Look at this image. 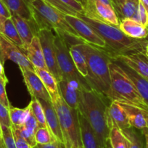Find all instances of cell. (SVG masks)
Returning <instances> with one entry per match:
<instances>
[{
    "instance_id": "1",
    "label": "cell",
    "mask_w": 148,
    "mask_h": 148,
    "mask_svg": "<svg viewBox=\"0 0 148 148\" xmlns=\"http://www.w3.org/2000/svg\"><path fill=\"white\" fill-rule=\"evenodd\" d=\"M110 99L95 90L81 89L78 111L88 121L104 147L108 140L110 121L107 103Z\"/></svg>"
},
{
    "instance_id": "2",
    "label": "cell",
    "mask_w": 148,
    "mask_h": 148,
    "mask_svg": "<svg viewBox=\"0 0 148 148\" xmlns=\"http://www.w3.org/2000/svg\"><path fill=\"white\" fill-rule=\"evenodd\" d=\"M77 16L92 27L104 40L106 48L102 49L110 59L118 55L145 50L148 43L147 39L132 38L123 33L117 26L88 18L81 13H78Z\"/></svg>"
},
{
    "instance_id": "3",
    "label": "cell",
    "mask_w": 148,
    "mask_h": 148,
    "mask_svg": "<svg viewBox=\"0 0 148 148\" xmlns=\"http://www.w3.org/2000/svg\"><path fill=\"white\" fill-rule=\"evenodd\" d=\"M37 30L50 29L62 36L69 47L85 43L65 19V14L43 0H34L30 6Z\"/></svg>"
},
{
    "instance_id": "4",
    "label": "cell",
    "mask_w": 148,
    "mask_h": 148,
    "mask_svg": "<svg viewBox=\"0 0 148 148\" xmlns=\"http://www.w3.org/2000/svg\"><path fill=\"white\" fill-rule=\"evenodd\" d=\"M83 50L86 58L88 75L86 77L90 88L109 99L110 90V58L102 49L83 43Z\"/></svg>"
},
{
    "instance_id": "5",
    "label": "cell",
    "mask_w": 148,
    "mask_h": 148,
    "mask_svg": "<svg viewBox=\"0 0 148 148\" xmlns=\"http://www.w3.org/2000/svg\"><path fill=\"white\" fill-rule=\"evenodd\" d=\"M110 74V90L109 99L126 102L148 110V106L139 95L134 84L123 69L113 59L109 62Z\"/></svg>"
},
{
    "instance_id": "6",
    "label": "cell",
    "mask_w": 148,
    "mask_h": 148,
    "mask_svg": "<svg viewBox=\"0 0 148 148\" xmlns=\"http://www.w3.org/2000/svg\"><path fill=\"white\" fill-rule=\"evenodd\" d=\"M52 103L59 119L63 136L64 147L80 148L82 144L78 110L71 108L65 103L60 94L52 100Z\"/></svg>"
},
{
    "instance_id": "7",
    "label": "cell",
    "mask_w": 148,
    "mask_h": 148,
    "mask_svg": "<svg viewBox=\"0 0 148 148\" xmlns=\"http://www.w3.org/2000/svg\"><path fill=\"white\" fill-rule=\"evenodd\" d=\"M55 46L57 60L62 79L71 82L81 89H90L86 79L78 72L69 51V46L62 36L55 33Z\"/></svg>"
},
{
    "instance_id": "8",
    "label": "cell",
    "mask_w": 148,
    "mask_h": 148,
    "mask_svg": "<svg viewBox=\"0 0 148 148\" xmlns=\"http://www.w3.org/2000/svg\"><path fill=\"white\" fill-rule=\"evenodd\" d=\"M37 36L40 40L47 69L55 76L57 82H59L62 79V77L57 60L55 46V33L50 29L42 28L38 30Z\"/></svg>"
},
{
    "instance_id": "9",
    "label": "cell",
    "mask_w": 148,
    "mask_h": 148,
    "mask_svg": "<svg viewBox=\"0 0 148 148\" xmlns=\"http://www.w3.org/2000/svg\"><path fill=\"white\" fill-rule=\"evenodd\" d=\"M83 12L81 14L88 18L119 27V19L113 7L100 0H82Z\"/></svg>"
},
{
    "instance_id": "10",
    "label": "cell",
    "mask_w": 148,
    "mask_h": 148,
    "mask_svg": "<svg viewBox=\"0 0 148 148\" xmlns=\"http://www.w3.org/2000/svg\"><path fill=\"white\" fill-rule=\"evenodd\" d=\"M0 51L3 64L7 60H11L18 65L20 70H34V66L28 60L23 51L1 33H0Z\"/></svg>"
},
{
    "instance_id": "11",
    "label": "cell",
    "mask_w": 148,
    "mask_h": 148,
    "mask_svg": "<svg viewBox=\"0 0 148 148\" xmlns=\"http://www.w3.org/2000/svg\"><path fill=\"white\" fill-rule=\"evenodd\" d=\"M65 19L85 43L100 49H105L104 40L85 21L78 16L65 14Z\"/></svg>"
},
{
    "instance_id": "12",
    "label": "cell",
    "mask_w": 148,
    "mask_h": 148,
    "mask_svg": "<svg viewBox=\"0 0 148 148\" xmlns=\"http://www.w3.org/2000/svg\"><path fill=\"white\" fill-rule=\"evenodd\" d=\"M111 59L123 62L148 81V56L145 53V50L118 55Z\"/></svg>"
},
{
    "instance_id": "13",
    "label": "cell",
    "mask_w": 148,
    "mask_h": 148,
    "mask_svg": "<svg viewBox=\"0 0 148 148\" xmlns=\"http://www.w3.org/2000/svg\"><path fill=\"white\" fill-rule=\"evenodd\" d=\"M20 71L23 74L28 91L31 97L52 102L49 92L36 72L30 69H21Z\"/></svg>"
},
{
    "instance_id": "14",
    "label": "cell",
    "mask_w": 148,
    "mask_h": 148,
    "mask_svg": "<svg viewBox=\"0 0 148 148\" xmlns=\"http://www.w3.org/2000/svg\"><path fill=\"white\" fill-rule=\"evenodd\" d=\"M39 100L43 107L44 111L48 129L52 132L55 139L58 142L64 145L63 136H62V130H61L60 125H59V119H58L55 107L52 105V103L41 99Z\"/></svg>"
},
{
    "instance_id": "15",
    "label": "cell",
    "mask_w": 148,
    "mask_h": 148,
    "mask_svg": "<svg viewBox=\"0 0 148 148\" xmlns=\"http://www.w3.org/2000/svg\"><path fill=\"white\" fill-rule=\"evenodd\" d=\"M12 20L18 34L23 43V50L26 51V49L31 42L35 36H37V27L33 23L25 20L17 14H12Z\"/></svg>"
},
{
    "instance_id": "16",
    "label": "cell",
    "mask_w": 148,
    "mask_h": 148,
    "mask_svg": "<svg viewBox=\"0 0 148 148\" xmlns=\"http://www.w3.org/2000/svg\"><path fill=\"white\" fill-rule=\"evenodd\" d=\"M78 114L82 147L84 148H105L100 143L97 134L85 117L78 111Z\"/></svg>"
},
{
    "instance_id": "17",
    "label": "cell",
    "mask_w": 148,
    "mask_h": 148,
    "mask_svg": "<svg viewBox=\"0 0 148 148\" xmlns=\"http://www.w3.org/2000/svg\"><path fill=\"white\" fill-rule=\"evenodd\" d=\"M112 6L119 21L125 18L135 20L137 14L139 0H111Z\"/></svg>"
},
{
    "instance_id": "18",
    "label": "cell",
    "mask_w": 148,
    "mask_h": 148,
    "mask_svg": "<svg viewBox=\"0 0 148 148\" xmlns=\"http://www.w3.org/2000/svg\"><path fill=\"white\" fill-rule=\"evenodd\" d=\"M119 28L126 36L132 38L146 39L148 36V27L132 18H125L120 20Z\"/></svg>"
},
{
    "instance_id": "19",
    "label": "cell",
    "mask_w": 148,
    "mask_h": 148,
    "mask_svg": "<svg viewBox=\"0 0 148 148\" xmlns=\"http://www.w3.org/2000/svg\"><path fill=\"white\" fill-rule=\"evenodd\" d=\"M108 116L110 121L120 130L131 127L124 108L118 101H111L108 106Z\"/></svg>"
},
{
    "instance_id": "20",
    "label": "cell",
    "mask_w": 148,
    "mask_h": 148,
    "mask_svg": "<svg viewBox=\"0 0 148 148\" xmlns=\"http://www.w3.org/2000/svg\"><path fill=\"white\" fill-rule=\"evenodd\" d=\"M26 56L34 68L39 69H47L40 40L37 36H35L32 39L31 42L26 50Z\"/></svg>"
},
{
    "instance_id": "21",
    "label": "cell",
    "mask_w": 148,
    "mask_h": 148,
    "mask_svg": "<svg viewBox=\"0 0 148 148\" xmlns=\"http://www.w3.org/2000/svg\"><path fill=\"white\" fill-rule=\"evenodd\" d=\"M58 85H59L60 95H62L65 103L71 108L78 110V106H79L81 90L78 89L75 86L71 85L68 81L64 80V79L58 82Z\"/></svg>"
},
{
    "instance_id": "22",
    "label": "cell",
    "mask_w": 148,
    "mask_h": 148,
    "mask_svg": "<svg viewBox=\"0 0 148 148\" xmlns=\"http://www.w3.org/2000/svg\"><path fill=\"white\" fill-rule=\"evenodd\" d=\"M118 102L121 104L126 111L131 127L140 131L147 128L146 121L144 116L142 109L129 103L122 102V101H118Z\"/></svg>"
},
{
    "instance_id": "23",
    "label": "cell",
    "mask_w": 148,
    "mask_h": 148,
    "mask_svg": "<svg viewBox=\"0 0 148 148\" xmlns=\"http://www.w3.org/2000/svg\"><path fill=\"white\" fill-rule=\"evenodd\" d=\"M113 60H114V59H113ZM114 61L123 69V71L130 77L133 83L134 84L140 96L142 97L145 103L148 106V81L142 77H141L139 75H138L136 72H134L130 67L124 64L123 62L118 60Z\"/></svg>"
},
{
    "instance_id": "24",
    "label": "cell",
    "mask_w": 148,
    "mask_h": 148,
    "mask_svg": "<svg viewBox=\"0 0 148 148\" xmlns=\"http://www.w3.org/2000/svg\"><path fill=\"white\" fill-rule=\"evenodd\" d=\"M34 71L43 82L44 85L50 95L51 101H52V100L60 94L57 80L47 69L34 68Z\"/></svg>"
},
{
    "instance_id": "25",
    "label": "cell",
    "mask_w": 148,
    "mask_h": 148,
    "mask_svg": "<svg viewBox=\"0 0 148 148\" xmlns=\"http://www.w3.org/2000/svg\"><path fill=\"white\" fill-rule=\"evenodd\" d=\"M83 43L72 45L69 47V51L77 70L84 77H86L88 75V69L86 58L83 50Z\"/></svg>"
},
{
    "instance_id": "26",
    "label": "cell",
    "mask_w": 148,
    "mask_h": 148,
    "mask_svg": "<svg viewBox=\"0 0 148 148\" xmlns=\"http://www.w3.org/2000/svg\"><path fill=\"white\" fill-rule=\"evenodd\" d=\"M6 4L12 14H17L35 25L31 9L24 0H6Z\"/></svg>"
},
{
    "instance_id": "27",
    "label": "cell",
    "mask_w": 148,
    "mask_h": 148,
    "mask_svg": "<svg viewBox=\"0 0 148 148\" xmlns=\"http://www.w3.org/2000/svg\"><path fill=\"white\" fill-rule=\"evenodd\" d=\"M108 140L112 148H129V142L126 137L121 130L111 123V121Z\"/></svg>"
},
{
    "instance_id": "28",
    "label": "cell",
    "mask_w": 148,
    "mask_h": 148,
    "mask_svg": "<svg viewBox=\"0 0 148 148\" xmlns=\"http://www.w3.org/2000/svg\"><path fill=\"white\" fill-rule=\"evenodd\" d=\"M121 131L129 142V148H145V137L140 130L129 127Z\"/></svg>"
},
{
    "instance_id": "29",
    "label": "cell",
    "mask_w": 148,
    "mask_h": 148,
    "mask_svg": "<svg viewBox=\"0 0 148 148\" xmlns=\"http://www.w3.org/2000/svg\"><path fill=\"white\" fill-rule=\"evenodd\" d=\"M9 111H10V116L12 126L16 127V128H18L24 124L25 120L30 111V107L28 105L26 108L21 109V108H15L11 106L10 108H9Z\"/></svg>"
},
{
    "instance_id": "30",
    "label": "cell",
    "mask_w": 148,
    "mask_h": 148,
    "mask_svg": "<svg viewBox=\"0 0 148 148\" xmlns=\"http://www.w3.org/2000/svg\"><path fill=\"white\" fill-rule=\"evenodd\" d=\"M3 34L6 37L8 38L10 40H11L13 43H15L17 46H18L24 51V50H23V41H22L20 36H19L18 32H17L15 25L11 17L10 18H7L5 22H4Z\"/></svg>"
},
{
    "instance_id": "31",
    "label": "cell",
    "mask_w": 148,
    "mask_h": 148,
    "mask_svg": "<svg viewBox=\"0 0 148 148\" xmlns=\"http://www.w3.org/2000/svg\"><path fill=\"white\" fill-rule=\"evenodd\" d=\"M29 106L35 118L37 120L39 127H47L44 111L39 100L35 97H31V101L29 103Z\"/></svg>"
},
{
    "instance_id": "32",
    "label": "cell",
    "mask_w": 148,
    "mask_h": 148,
    "mask_svg": "<svg viewBox=\"0 0 148 148\" xmlns=\"http://www.w3.org/2000/svg\"><path fill=\"white\" fill-rule=\"evenodd\" d=\"M36 145H44L57 140L47 127H39L35 133Z\"/></svg>"
},
{
    "instance_id": "33",
    "label": "cell",
    "mask_w": 148,
    "mask_h": 148,
    "mask_svg": "<svg viewBox=\"0 0 148 148\" xmlns=\"http://www.w3.org/2000/svg\"><path fill=\"white\" fill-rule=\"evenodd\" d=\"M1 130L6 148H17L12 127L1 126Z\"/></svg>"
},
{
    "instance_id": "34",
    "label": "cell",
    "mask_w": 148,
    "mask_h": 148,
    "mask_svg": "<svg viewBox=\"0 0 148 148\" xmlns=\"http://www.w3.org/2000/svg\"><path fill=\"white\" fill-rule=\"evenodd\" d=\"M45 2L48 3L49 4L52 5V7H55L56 9L59 10L62 12H63L65 14H71V15H78V12H77L75 10L72 9L71 7H68L66 4H63L62 1L59 0H43Z\"/></svg>"
},
{
    "instance_id": "35",
    "label": "cell",
    "mask_w": 148,
    "mask_h": 148,
    "mask_svg": "<svg viewBox=\"0 0 148 148\" xmlns=\"http://www.w3.org/2000/svg\"><path fill=\"white\" fill-rule=\"evenodd\" d=\"M16 128V127H15ZM18 130L20 136L31 146L32 147H35L36 145V142L35 140V132L26 128V127L21 126V127L16 128Z\"/></svg>"
},
{
    "instance_id": "36",
    "label": "cell",
    "mask_w": 148,
    "mask_h": 148,
    "mask_svg": "<svg viewBox=\"0 0 148 148\" xmlns=\"http://www.w3.org/2000/svg\"><path fill=\"white\" fill-rule=\"evenodd\" d=\"M7 82H8V79L0 77V103L7 108H10L11 104L9 101L6 92V85Z\"/></svg>"
},
{
    "instance_id": "37",
    "label": "cell",
    "mask_w": 148,
    "mask_h": 148,
    "mask_svg": "<svg viewBox=\"0 0 148 148\" xmlns=\"http://www.w3.org/2000/svg\"><path fill=\"white\" fill-rule=\"evenodd\" d=\"M1 126L11 127L12 122L10 120L9 108L0 103V127Z\"/></svg>"
},
{
    "instance_id": "38",
    "label": "cell",
    "mask_w": 148,
    "mask_h": 148,
    "mask_svg": "<svg viewBox=\"0 0 148 148\" xmlns=\"http://www.w3.org/2000/svg\"><path fill=\"white\" fill-rule=\"evenodd\" d=\"M135 20L140 23L143 25L148 27V13L140 2L139 4V7H138L137 14H136Z\"/></svg>"
},
{
    "instance_id": "39",
    "label": "cell",
    "mask_w": 148,
    "mask_h": 148,
    "mask_svg": "<svg viewBox=\"0 0 148 148\" xmlns=\"http://www.w3.org/2000/svg\"><path fill=\"white\" fill-rule=\"evenodd\" d=\"M23 127H26V128L29 129V130H32V131L35 132H36V130L39 129V126L38 124V121L36 120V119L35 118L34 115L32 113L31 110L29 112L28 115L26 117V120H25V122L23 124Z\"/></svg>"
},
{
    "instance_id": "40",
    "label": "cell",
    "mask_w": 148,
    "mask_h": 148,
    "mask_svg": "<svg viewBox=\"0 0 148 148\" xmlns=\"http://www.w3.org/2000/svg\"><path fill=\"white\" fill-rule=\"evenodd\" d=\"M12 130L13 136H14L15 141L16 147L17 148H32L31 146L20 136L18 130L15 127L12 126Z\"/></svg>"
},
{
    "instance_id": "41",
    "label": "cell",
    "mask_w": 148,
    "mask_h": 148,
    "mask_svg": "<svg viewBox=\"0 0 148 148\" xmlns=\"http://www.w3.org/2000/svg\"><path fill=\"white\" fill-rule=\"evenodd\" d=\"M59 1H62L63 4H66L68 7L73 9L77 12L81 13V14L82 13L83 7L81 3L79 2V1H76V0H59Z\"/></svg>"
},
{
    "instance_id": "42",
    "label": "cell",
    "mask_w": 148,
    "mask_h": 148,
    "mask_svg": "<svg viewBox=\"0 0 148 148\" xmlns=\"http://www.w3.org/2000/svg\"><path fill=\"white\" fill-rule=\"evenodd\" d=\"M0 15L5 18H10L12 17L11 12L9 10L7 4L3 0H0Z\"/></svg>"
},
{
    "instance_id": "43",
    "label": "cell",
    "mask_w": 148,
    "mask_h": 148,
    "mask_svg": "<svg viewBox=\"0 0 148 148\" xmlns=\"http://www.w3.org/2000/svg\"><path fill=\"white\" fill-rule=\"evenodd\" d=\"M60 144L61 143L58 142L57 140H55V141L52 142V143H48V144H37L36 145V148H59Z\"/></svg>"
},
{
    "instance_id": "44",
    "label": "cell",
    "mask_w": 148,
    "mask_h": 148,
    "mask_svg": "<svg viewBox=\"0 0 148 148\" xmlns=\"http://www.w3.org/2000/svg\"><path fill=\"white\" fill-rule=\"evenodd\" d=\"M142 133L143 134L144 137H145V148H148V130L147 128L143 130H141Z\"/></svg>"
},
{
    "instance_id": "45",
    "label": "cell",
    "mask_w": 148,
    "mask_h": 148,
    "mask_svg": "<svg viewBox=\"0 0 148 148\" xmlns=\"http://www.w3.org/2000/svg\"><path fill=\"white\" fill-rule=\"evenodd\" d=\"M0 77L4 78V79H7V77L5 75V73H4V64L1 62H0Z\"/></svg>"
},
{
    "instance_id": "46",
    "label": "cell",
    "mask_w": 148,
    "mask_h": 148,
    "mask_svg": "<svg viewBox=\"0 0 148 148\" xmlns=\"http://www.w3.org/2000/svg\"><path fill=\"white\" fill-rule=\"evenodd\" d=\"M5 17H2L1 15H0V33H3V29H4V22L6 20Z\"/></svg>"
},
{
    "instance_id": "47",
    "label": "cell",
    "mask_w": 148,
    "mask_h": 148,
    "mask_svg": "<svg viewBox=\"0 0 148 148\" xmlns=\"http://www.w3.org/2000/svg\"><path fill=\"white\" fill-rule=\"evenodd\" d=\"M139 2L143 5V7H145L148 13V0H139Z\"/></svg>"
},
{
    "instance_id": "48",
    "label": "cell",
    "mask_w": 148,
    "mask_h": 148,
    "mask_svg": "<svg viewBox=\"0 0 148 148\" xmlns=\"http://www.w3.org/2000/svg\"><path fill=\"white\" fill-rule=\"evenodd\" d=\"M142 111H143L144 116H145V121H146V124H147V130H148V110H145V109H142Z\"/></svg>"
},
{
    "instance_id": "49",
    "label": "cell",
    "mask_w": 148,
    "mask_h": 148,
    "mask_svg": "<svg viewBox=\"0 0 148 148\" xmlns=\"http://www.w3.org/2000/svg\"><path fill=\"white\" fill-rule=\"evenodd\" d=\"M0 148H6L4 139H3L2 134H1V132H0Z\"/></svg>"
},
{
    "instance_id": "50",
    "label": "cell",
    "mask_w": 148,
    "mask_h": 148,
    "mask_svg": "<svg viewBox=\"0 0 148 148\" xmlns=\"http://www.w3.org/2000/svg\"><path fill=\"white\" fill-rule=\"evenodd\" d=\"M100 1H101L102 2L104 3V4H107V5L113 7V6H112V1H111V0H100Z\"/></svg>"
},
{
    "instance_id": "51",
    "label": "cell",
    "mask_w": 148,
    "mask_h": 148,
    "mask_svg": "<svg viewBox=\"0 0 148 148\" xmlns=\"http://www.w3.org/2000/svg\"><path fill=\"white\" fill-rule=\"evenodd\" d=\"M24 1H26V3L28 4V5L30 6V4H32V2H33L34 0H24Z\"/></svg>"
},
{
    "instance_id": "52",
    "label": "cell",
    "mask_w": 148,
    "mask_h": 148,
    "mask_svg": "<svg viewBox=\"0 0 148 148\" xmlns=\"http://www.w3.org/2000/svg\"><path fill=\"white\" fill-rule=\"evenodd\" d=\"M105 148H112L111 145H110V142H109V140H107V143H106Z\"/></svg>"
},
{
    "instance_id": "53",
    "label": "cell",
    "mask_w": 148,
    "mask_h": 148,
    "mask_svg": "<svg viewBox=\"0 0 148 148\" xmlns=\"http://www.w3.org/2000/svg\"><path fill=\"white\" fill-rule=\"evenodd\" d=\"M145 53H146L147 56H148V43H147L146 46H145Z\"/></svg>"
},
{
    "instance_id": "54",
    "label": "cell",
    "mask_w": 148,
    "mask_h": 148,
    "mask_svg": "<svg viewBox=\"0 0 148 148\" xmlns=\"http://www.w3.org/2000/svg\"><path fill=\"white\" fill-rule=\"evenodd\" d=\"M0 62L2 63V59H1V51H0ZM3 64V63H2Z\"/></svg>"
},
{
    "instance_id": "55",
    "label": "cell",
    "mask_w": 148,
    "mask_h": 148,
    "mask_svg": "<svg viewBox=\"0 0 148 148\" xmlns=\"http://www.w3.org/2000/svg\"><path fill=\"white\" fill-rule=\"evenodd\" d=\"M63 147H64V145L61 143L60 145H59V148H63Z\"/></svg>"
},
{
    "instance_id": "56",
    "label": "cell",
    "mask_w": 148,
    "mask_h": 148,
    "mask_svg": "<svg viewBox=\"0 0 148 148\" xmlns=\"http://www.w3.org/2000/svg\"><path fill=\"white\" fill-rule=\"evenodd\" d=\"M76 1H79V2H81V1H82V0H76Z\"/></svg>"
},
{
    "instance_id": "57",
    "label": "cell",
    "mask_w": 148,
    "mask_h": 148,
    "mask_svg": "<svg viewBox=\"0 0 148 148\" xmlns=\"http://www.w3.org/2000/svg\"><path fill=\"white\" fill-rule=\"evenodd\" d=\"M0 132L1 133V127H0Z\"/></svg>"
},
{
    "instance_id": "58",
    "label": "cell",
    "mask_w": 148,
    "mask_h": 148,
    "mask_svg": "<svg viewBox=\"0 0 148 148\" xmlns=\"http://www.w3.org/2000/svg\"><path fill=\"white\" fill-rule=\"evenodd\" d=\"M3 1H4V2H5V3H6V0H3Z\"/></svg>"
},
{
    "instance_id": "59",
    "label": "cell",
    "mask_w": 148,
    "mask_h": 148,
    "mask_svg": "<svg viewBox=\"0 0 148 148\" xmlns=\"http://www.w3.org/2000/svg\"><path fill=\"white\" fill-rule=\"evenodd\" d=\"M32 148H36V146H35V147H32Z\"/></svg>"
},
{
    "instance_id": "60",
    "label": "cell",
    "mask_w": 148,
    "mask_h": 148,
    "mask_svg": "<svg viewBox=\"0 0 148 148\" xmlns=\"http://www.w3.org/2000/svg\"><path fill=\"white\" fill-rule=\"evenodd\" d=\"M146 39H147V40H148V36H147V38H146Z\"/></svg>"
},
{
    "instance_id": "61",
    "label": "cell",
    "mask_w": 148,
    "mask_h": 148,
    "mask_svg": "<svg viewBox=\"0 0 148 148\" xmlns=\"http://www.w3.org/2000/svg\"><path fill=\"white\" fill-rule=\"evenodd\" d=\"M80 148H84V147H82V146H81V147H80Z\"/></svg>"
},
{
    "instance_id": "62",
    "label": "cell",
    "mask_w": 148,
    "mask_h": 148,
    "mask_svg": "<svg viewBox=\"0 0 148 148\" xmlns=\"http://www.w3.org/2000/svg\"><path fill=\"white\" fill-rule=\"evenodd\" d=\"M71 148H75V147H72Z\"/></svg>"
}]
</instances>
